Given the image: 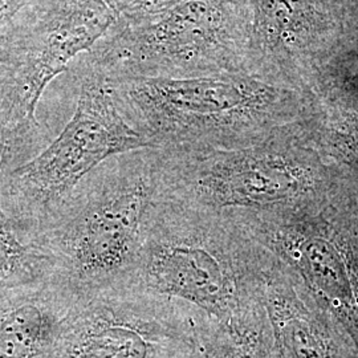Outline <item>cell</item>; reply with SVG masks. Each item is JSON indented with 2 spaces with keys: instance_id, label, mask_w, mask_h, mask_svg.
Returning <instances> with one entry per match:
<instances>
[{
  "instance_id": "9",
  "label": "cell",
  "mask_w": 358,
  "mask_h": 358,
  "mask_svg": "<svg viewBox=\"0 0 358 358\" xmlns=\"http://www.w3.org/2000/svg\"><path fill=\"white\" fill-rule=\"evenodd\" d=\"M198 309L129 284L81 297L41 358H177L195 345Z\"/></svg>"
},
{
  "instance_id": "16",
  "label": "cell",
  "mask_w": 358,
  "mask_h": 358,
  "mask_svg": "<svg viewBox=\"0 0 358 358\" xmlns=\"http://www.w3.org/2000/svg\"><path fill=\"white\" fill-rule=\"evenodd\" d=\"M186 0H117L120 19L118 20H138L154 13L166 11Z\"/></svg>"
},
{
  "instance_id": "12",
  "label": "cell",
  "mask_w": 358,
  "mask_h": 358,
  "mask_svg": "<svg viewBox=\"0 0 358 358\" xmlns=\"http://www.w3.org/2000/svg\"><path fill=\"white\" fill-rule=\"evenodd\" d=\"M195 349L201 358H276L262 297L254 306L226 321L199 310Z\"/></svg>"
},
{
  "instance_id": "14",
  "label": "cell",
  "mask_w": 358,
  "mask_h": 358,
  "mask_svg": "<svg viewBox=\"0 0 358 358\" xmlns=\"http://www.w3.org/2000/svg\"><path fill=\"white\" fill-rule=\"evenodd\" d=\"M306 136L358 202V113L313 122Z\"/></svg>"
},
{
  "instance_id": "3",
  "label": "cell",
  "mask_w": 358,
  "mask_h": 358,
  "mask_svg": "<svg viewBox=\"0 0 358 358\" xmlns=\"http://www.w3.org/2000/svg\"><path fill=\"white\" fill-rule=\"evenodd\" d=\"M267 250L222 213L158 201L133 282L226 321L260 300Z\"/></svg>"
},
{
  "instance_id": "1",
  "label": "cell",
  "mask_w": 358,
  "mask_h": 358,
  "mask_svg": "<svg viewBox=\"0 0 358 358\" xmlns=\"http://www.w3.org/2000/svg\"><path fill=\"white\" fill-rule=\"evenodd\" d=\"M158 201V150L120 154L81 180L29 242L51 257L53 282L77 299L129 285Z\"/></svg>"
},
{
  "instance_id": "7",
  "label": "cell",
  "mask_w": 358,
  "mask_h": 358,
  "mask_svg": "<svg viewBox=\"0 0 358 358\" xmlns=\"http://www.w3.org/2000/svg\"><path fill=\"white\" fill-rule=\"evenodd\" d=\"M120 19L117 0H60L0 64L1 173L32 158L41 142L36 108L47 85Z\"/></svg>"
},
{
  "instance_id": "10",
  "label": "cell",
  "mask_w": 358,
  "mask_h": 358,
  "mask_svg": "<svg viewBox=\"0 0 358 358\" xmlns=\"http://www.w3.org/2000/svg\"><path fill=\"white\" fill-rule=\"evenodd\" d=\"M262 303L276 358H358L357 349L345 331L268 251Z\"/></svg>"
},
{
  "instance_id": "4",
  "label": "cell",
  "mask_w": 358,
  "mask_h": 358,
  "mask_svg": "<svg viewBox=\"0 0 358 358\" xmlns=\"http://www.w3.org/2000/svg\"><path fill=\"white\" fill-rule=\"evenodd\" d=\"M129 125L161 150H229L288 127L294 105L252 78L231 75L106 80Z\"/></svg>"
},
{
  "instance_id": "2",
  "label": "cell",
  "mask_w": 358,
  "mask_h": 358,
  "mask_svg": "<svg viewBox=\"0 0 358 358\" xmlns=\"http://www.w3.org/2000/svg\"><path fill=\"white\" fill-rule=\"evenodd\" d=\"M161 198L222 214L287 217L345 194L307 138L284 128L229 150H161Z\"/></svg>"
},
{
  "instance_id": "13",
  "label": "cell",
  "mask_w": 358,
  "mask_h": 358,
  "mask_svg": "<svg viewBox=\"0 0 358 358\" xmlns=\"http://www.w3.org/2000/svg\"><path fill=\"white\" fill-rule=\"evenodd\" d=\"M53 275L51 257L16 231L0 198V296L52 282Z\"/></svg>"
},
{
  "instance_id": "5",
  "label": "cell",
  "mask_w": 358,
  "mask_h": 358,
  "mask_svg": "<svg viewBox=\"0 0 358 358\" xmlns=\"http://www.w3.org/2000/svg\"><path fill=\"white\" fill-rule=\"evenodd\" d=\"M245 60L236 0H186L138 20H118L88 52L83 68L105 80L199 77L235 71Z\"/></svg>"
},
{
  "instance_id": "11",
  "label": "cell",
  "mask_w": 358,
  "mask_h": 358,
  "mask_svg": "<svg viewBox=\"0 0 358 358\" xmlns=\"http://www.w3.org/2000/svg\"><path fill=\"white\" fill-rule=\"evenodd\" d=\"M78 300L64 285L43 282L0 296V358H41Z\"/></svg>"
},
{
  "instance_id": "17",
  "label": "cell",
  "mask_w": 358,
  "mask_h": 358,
  "mask_svg": "<svg viewBox=\"0 0 358 358\" xmlns=\"http://www.w3.org/2000/svg\"><path fill=\"white\" fill-rule=\"evenodd\" d=\"M177 358H201V356L198 355V352H196V349H195V345H194L192 348H190L189 350L183 352V353Z\"/></svg>"
},
{
  "instance_id": "6",
  "label": "cell",
  "mask_w": 358,
  "mask_h": 358,
  "mask_svg": "<svg viewBox=\"0 0 358 358\" xmlns=\"http://www.w3.org/2000/svg\"><path fill=\"white\" fill-rule=\"evenodd\" d=\"M75 115L43 152L0 177V198L13 227L31 241L66 198L105 161L152 149L112 99L106 80L83 68Z\"/></svg>"
},
{
  "instance_id": "18",
  "label": "cell",
  "mask_w": 358,
  "mask_h": 358,
  "mask_svg": "<svg viewBox=\"0 0 358 358\" xmlns=\"http://www.w3.org/2000/svg\"><path fill=\"white\" fill-rule=\"evenodd\" d=\"M356 205H357V208H358V202H356Z\"/></svg>"
},
{
  "instance_id": "15",
  "label": "cell",
  "mask_w": 358,
  "mask_h": 358,
  "mask_svg": "<svg viewBox=\"0 0 358 358\" xmlns=\"http://www.w3.org/2000/svg\"><path fill=\"white\" fill-rule=\"evenodd\" d=\"M60 0H0V64Z\"/></svg>"
},
{
  "instance_id": "8",
  "label": "cell",
  "mask_w": 358,
  "mask_h": 358,
  "mask_svg": "<svg viewBox=\"0 0 358 358\" xmlns=\"http://www.w3.org/2000/svg\"><path fill=\"white\" fill-rule=\"evenodd\" d=\"M276 256L358 352V208L349 192L287 217L226 214Z\"/></svg>"
}]
</instances>
